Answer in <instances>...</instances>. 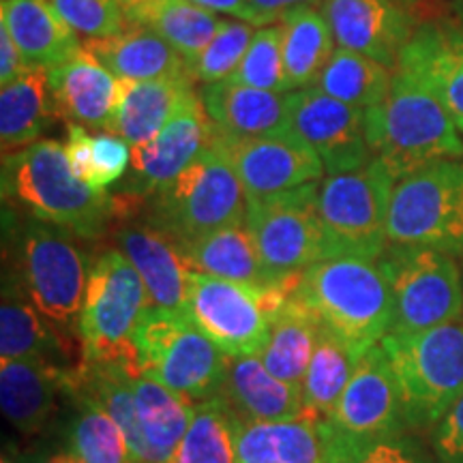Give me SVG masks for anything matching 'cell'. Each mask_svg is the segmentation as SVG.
Here are the masks:
<instances>
[{
  "label": "cell",
  "instance_id": "cell-4",
  "mask_svg": "<svg viewBox=\"0 0 463 463\" xmlns=\"http://www.w3.org/2000/svg\"><path fill=\"white\" fill-rule=\"evenodd\" d=\"M292 294L358 358L391 333L392 292L380 260H320L298 275Z\"/></svg>",
  "mask_w": 463,
  "mask_h": 463
},
{
  "label": "cell",
  "instance_id": "cell-46",
  "mask_svg": "<svg viewBox=\"0 0 463 463\" xmlns=\"http://www.w3.org/2000/svg\"><path fill=\"white\" fill-rule=\"evenodd\" d=\"M317 0H247L245 14L241 22L251 26H269L283 20L288 11L303 7V5H316Z\"/></svg>",
  "mask_w": 463,
  "mask_h": 463
},
{
  "label": "cell",
  "instance_id": "cell-10",
  "mask_svg": "<svg viewBox=\"0 0 463 463\" xmlns=\"http://www.w3.org/2000/svg\"><path fill=\"white\" fill-rule=\"evenodd\" d=\"M297 279L281 286H251L191 273L184 311L225 356L260 354Z\"/></svg>",
  "mask_w": 463,
  "mask_h": 463
},
{
  "label": "cell",
  "instance_id": "cell-11",
  "mask_svg": "<svg viewBox=\"0 0 463 463\" xmlns=\"http://www.w3.org/2000/svg\"><path fill=\"white\" fill-rule=\"evenodd\" d=\"M391 245L463 260V161L431 164L395 183L386 223Z\"/></svg>",
  "mask_w": 463,
  "mask_h": 463
},
{
  "label": "cell",
  "instance_id": "cell-38",
  "mask_svg": "<svg viewBox=\"0 0 463 463\" xmlns=\"http://www.w3.org/2000/svg\"><path fill=\"white\" fill-rule=\"evenodd\" d=\"M65 153L80 181L108 191L125 178L131 165V144L112 131L90 133L84 125L69 123Z\"/></svg>",
  "mask_w": 463,
  "mask_h": 463
},
{
  "label": "cell",
  "instance_id": "cell-45",
  "mask_svg": "<svg viewBox=\"0 0 463 463\" xmlns=\"http://www.w3.org/2000/svg\"><path fill=\"white\" fill-rule=\"evenodd\" d=\"M431 450L439 463H463V397L431 430Z\"/></svg>",
  "mask_w": 463,
  "mask_h": 463
},
{
  "label": "cell",
  "instance_id": "cell-40",
  "mask_svg": "<svg viewBox=\"0 0 463 463\" xmlns=\"http://www.w3.org/2000/svg\"><path fill=\"white\" fill-rule=\"evenodd\" d=\"M80 410L69 430V450L82 463H133L125 433L99 403L71 392Z\"/></svg>",
  "mask_w": 463,
  "mask_h": 463
},
{
  "label": "cell",
  "instance_id": "cell-5",
  "mask_svg": "<svg viewBox=\"0 0 463 463\" xmlns=\"http://www.w3.org/2000/svg\"><path fill=\"white\" fill-rule=\"evenodd\" d=\"M380 345L408 430H433L463 397V320L430 331L389 333Z\"/></svg>",
  "mask_w": 463,
  "mask_h": 463
},
{
  "label": "cell",
  "instance_id": "cell-23",
  "mask_svg": "<svg viewBox=\"0 0 463 463\" xmlns=\"http://www.w3.org/2000/svg\"><path fill=\"white\" fill-rule=\"evenodd\" d=\"M75 372L39 358L0 361V405L22 436L42 433L58 410L61 392L71 391Z\"/></svg>",
  "mask_w": 463,
  "mask_h": 463
},
{
  "label": "cell",
  "instance_id": "cell-44",
  "mask_svg": "<svg viewBox=\"0 0 463 463\" xmlns=\"http://www.w3.org/2000/svg\"><path fill=\"white\" fill-rule=\"evenodd\" d=\"M344 463H439L412 433L403 431L369 444L345 457Z\"/></svg>",
  "mask_w": 463,
  "mask_h": 463
},
{
  "label": "cell",
  "instance_id": "cell-3",
  "mask_svg": "<svg viewBox=\"0 0 463 463\" xmlns=\"http://www.w3.org/2000/svg\"><path fill=\"white\" fill-rule=\"evenodd\" d=\"M364 131L373 157L395 181L447 159H463V140L447 109L408 69H392L380 106L364 109Z\"/></svg>",
  "mask_w": 463,
  "mask_h": 463
},
{
  "label": "cell",
  "instance_id": "cell-29",
  "mask_svg": "<svg viewBox=\"0 0 463 463\" xmlns=\"http://www.w3.org/2000/svg\"><path fill=\"white\" fill-rule=\"evenodd\" d=\"M0 24L7 26L28 67H54L82 50L50 0H3Z\"/></svg>",
  "mask_w": 463,
  "mask_h": 463
},
{
  "label": "cell",
  "instance_id": "cell-33",
  "mask_svg": "<svg viewBox=\"0 0 463 463\" xmlns=\"http://www.w3.org/2000/svg\"><path fill=\"white\" fill-rule=\"evenodd\" d=\"M127 26L140 24L164 37L184 61L215 37L222 17L189 0H120Z\"/></svg>",
  "mask_w": 463,
  "mask_h": 463
},
{
  "label": "cell",
  "instance_id": "cell-20",
  "mask_svg": "<svg viewBox=\"0 0 463 463\" xmlns=\"http://www.w3.org/2000/svg\"><path fill=\"white\" fill-rule=\"evenodd\" d=\"M397 67L436 95L463 136V26L444 20L416 24Z\"/></svg>",
  "mask_w": 463,
  "mask_h": 463
},
{
  "label": "cell",
  "instance_id": "cell-53",
  "mask_svg": "<svg viewBox=\"0 0 463 463\" xmlns=\"http://www.w3.org/2000/svg\"><path fill=\"white\" fill-rule=\"evenodd\" d=\"M461 275H463V266H461Z\"/></svg>",
  "mask_w": 463,
  "mask_h": 463
},
{
  "label": "cell",
  "instance_id": "cell-12",
  "mask_svg": "<svg viewBox=\"0 0 463 463\" xmlns=\"http://www.w3.org/2000/svg\"><path fill=\"white\" fill-rule=\"evenodd\" d=\"M392 292L391 333H419L463 320V275L433 249L389 245L378 258Z\"/></svg>",
  "mask_w": 463,
  "mask_h": 463
},
{
  "label": "cell",
  "instance_id": "cell-17",
  "mask_svg": "<svg viewBox=\"0 0 463 463\" xmlns=\"http://www.w3.org/2000/svg\"><path fill=\"white\" fill-rule=\"evenodd\" d=\"M217 131L202 108L200 92L148 142L131 146V165L116 194L148 200L215 142Z\"/></svg>",
  "mask_w": 463,
  "mask_h": 463
},
{
  "label": "cell",
  "instance_id": "cell-1",
  "mask_svg": "<svg viewBox=\"0 0 463 463\" xmlns=\"http://www.w3.org/2000/svg\"><path fill=\"white\" fill-rule=\"evenodd\" d=\"M9 281L20 289L62 339L80 341L89 266L71 232L33 215L5 213ZM82 344V341H80Z\"/></svg>",
  "mask_w": 463,
  "mask_h": 463
},
{
  "label": "cell",
  "instance_id": "cell-21",
  "mask_svg": "<svg viewBox=\"0 0 463 463\" xmlns=\"http://www.w3.org/2000/svg\"><path fill=\"white\" fill-rule=\"evenodd\" d=\"M114 241L140 273L150 307L184 311L194 270L189 269L181 245L144 219L136 222V217L120 222V228L114 232Z\"/></svg>",
  "mask_w": 463,
  "mask_h": 463
},
{
  "label": "cell",
  "instance_id": "cell-27",
  "mask_svg": "<svg viewBox=\"0 0 463 463\" xmlns=\"http://www.w3.org/2000/svg\"><path fill=\"white\" fill-rule=\"evenodd\" d=\"M198 95L195 82L184 78L120 80V99L112 133L131 146L155 137L187 103Z\"/></svg>",
  "mask_w": 463,
  "mask_h": 463
},
{
  "label": "cell",
  "instance_id": "cell-24",
  "mask_svg": "<svg viewBox=\"0 0 463 463\" xmlns=\"http://www.w3.org/2000/svg\"><path fill=\"white\" fill-rule=\"evenodd\" d=\"M219 397L242 422L292 420L305 412L303 389L270 373L258 354L228 356Z\"/></svg>",
  "mask_w": 463,
  "mask_h": 463
},
{
  "label": "cell",
  "instance_id": "cell-9",
  "mask_svg": "<svg viewBox=\"0 0 463 463\" xmlns=\"http://www.w3.org/2000/svg\"><path fill=\"white\" fill-rule=\"evenodd\" d=\"M395 176L378 157L358 170L328 174L317 189L324 260H378L389 242V206Z\"/></svg>",
  "mask_w": 463,
  "mask_h": 463
},
{
  "label": "cell",
  "instance_id": "cell-36",
  "mask_svg": "<svg viewBox=\"0 0 463 463\" xmlns=\"http://www.w3.org/2000/svg\"><path fill=\"white\" fill-rule=\"evenodd\" d=\"M241 422L219 395L195 403L189 430L170 463H239Z\"/></svg>",
  "mask_w": 463,
  "mask_h": 463
},
{
  "label": "cell",
  "instance_id": "cell-52",
  "mask_svg": "<svg viewBox=\"0 0 463 463\" xmlns=\"http://www.w3.org/2000/svg\"><path fill=\"white\" fill-rule=\"evenodd\" d=\"M399 3H403V5H408V7H410V5H414V3H416V0H399Z\"/></svg>",
  "mask_w": 463,
  "mask_h": 463
},
{
  "label": "cell",
  "instance_id": "cell-8",
  "mask_svg": "<svg viewBox=\"0 0 463 463\" xmlns=\"http://www.w3.org/2000/svg\"><path fill=\"white\" fill-rule=\"evenodd\" d=\"M150 307L140 273L120 249H103L89 269L80 341L84 363H116L137 373L133 335Z\"/></svg>",
  "mask_w": 463,
  "mask_h": 463
},
{
  "label": "cell",
  "instance_id": "cell-51",
  "mask_svg": "<svg viewBox=\"0 0 463 463\" xmlns=\"http://www.w3.org/2000/svg\"><path fill=\"white\" fill-rule=\"evenodd\" d=\"M0 463H22V461H17L14 453H9V450H5V453H3V461H0Z\"/></svg>",
  "mask_w": 463,
  "mask_h": 463
},
{
  "label": "cell",
  "instance_id": "cell-28",
  "mask_svg": "<svg viewBox=\"0 0 463 463\" xmlns=\"http://www.w3.org/2000/svg\"><path fill=\"white\" fill-rule=\"evenodd\" d=\"M82 48L118 80H161L189 75L184 56L178 54L164 37L140 24H129L114 37L89 39L82 42Z\"/></svg>",
  "mask_w": 463,
  "mask_h": 463
},
{
  "label": "cell",
  "instance_id": "cell-47",
  "mask_svg": "<svg viewBox=\"0 0 463 463\" xmlns=\"http://www.w3.org/2000/svg\"><path fill=\"white\" fill-rule=\"evenodd\" d=\"M28 69L24 56L11 37L7 26L0 24V84L7 86Z\"/></svg>",
  "mask_w": 463,
  "mask_h": 463
},
{
  "label": "cell",
  "instance_id": "cell-25",
  "mask_svg": "<svg viewBox=\"0 0 463 463\" xmlns=\"http://www.w3.org/2000/svg\"><path fill=\"white\" fill-rule=\"evenodd\" d=\"M17 358H39L78 372L84 364V350L80 341L62 339L9 281L0 307V361Z\"/></svg>",
  "mask_w": 463,
  "mask_h": 463
},
{
  "label": "cell",
  "instance_id": "cell-35",
  "mask_svg": "<svg viewBox=\"0 0 463 463\" xmlns=\"http://www.w3.org/2000/svg\"><path fill=\"white\" fill-rule=\"evenodd\" d=\"M317 333H320V320L309 307L289 292L286 305L273 320L264 350L258 356L270 373L303 389Z\"/></svg>",
  "mask_w": 463,
  "mask_h": 463
},
{
  "label": "cell",
  "instance_id": "cell-50",
  "mask_svg": "<svg viewBox=\"0 0 463 463\" xmlns=\"http://www.w3.org/2000/svg\"><path fill=\"white\" fill-rule=\"evenodd\" d=\"M453 9L457 15V24L463 26V0H453Z\"/></svg>",
  "mask_w": 463,
  "mask_h": 463
},
{
  "label": "cell",
  "instance_id": "cell-34",
  "mask_svg": "<svg viewBox=\"0 0 463 463\" xmlns=\"http://www.w3.org/2000/svg\"><path fill=\"white\" fill-rule=\"evenodd\" d=\"M279 24L288 92L309 89L335 52L331 26L316 5L288 11Z\"/></svg>",
  "mask_w": 463,
  "mask_h": 463
},
{
  "label": "cell",
  "instance_id": "cell-7",
  "mask_svg": "<svg viewBox=\"0 0 463 463\" xmlns=\"http://www.w3.org/2000/svg\"><path fill=\"white\" fill-rule=\"evenodd\" d=\"M137 373L202 403L222 391L228 356L200 331L187 311L148 307L133 335Z\"/></svg>",
  "mask_w": 463,
  "mask_h": 463
},
{
  "label": "cell",
  "instance_id": "cell-13",
  "mask_svg": "<svg viewBox=\"0 0 463 463\" xmlns=\"http://www.w3.org/2000/svg\"><path fill=\"white\" fill-rule=\"evenodd\" d=\"M317 189L309 183L247 202L245 225L275 283H286L324 260Z\"/></svg>",
  "mask_w": 463,
  "mask_h": 463
},
{
  "label": "cell",
  "instance_id": "cell-18",
  "mask_svg": "<svg viewBox=\"0 0 463 463\" xmlns=\"http://www.w3.org/2000/svg\"><path fill=\"white\" fill-rule=\"evenodd\" d=\"M322 14L337 48L395 69L414 31L408 5L399 0H322Z\"/></svg>",
  "mask_w": 463,
  "mask_h": 463
},
{
  "label": "cell",
  "instance_id": "cell-2",
  "mask_svg": "<svg viewBox=\"0 0 463 463\" xmlns=\"http://www.w3.org/2000/svg\"><path fill=\"white\" fill-rule=\"evenodd\" d=\"M3 200L84 241H97L118 222L116 194L75 176L65 144L52 137L3 155Z\"/></svg>",
  "mask_w": 463,
  "mask_h": 463
},
{
  "label": "cell",
  "instance_id": "cell-31",
  "mask_svg": "<svg viewBox=\"0 0 463 463\" xmlns=\"http://www.w3.org/2000/svg\"><path fill=\"white\" fill-rule=\"evenodd\" d=\"M58 120L48 86V69L28 67L0 92V142L3 155L15 153L43 140V133Z\"/></svg>",
  "mask_w": 463,
  "mask_h": 463
},
{
  "label": "cell",
  "instance_id": "cell-48",
  "mask_svg": "<svg viewBox=\"0 0 463 463\" xmlns=\"http://www.w3.org/2000/svg\"><path fill=\"white\" fill-rule=\"evenodd\" d=\"M189 3L198 5V7L206 11H213V14H223L242 20L247 0H189Z\"/></svg>",
  "mask_w": 463,
  "mask_h": 463
},
{
  "label": "cell",
  "instance_id": "cell-37",
  "mask_svg": "<svg viewBox=\"0 0 463 463\" xmlns=\"http://www.w3.org/2000/svg\"><path fill=\"white\" fill-rule=\"evenodd\" d=\"M392 69L384 67L373 58L358 54V52L335 48L331 61L322 69L314 89L354 106L369 109L380 106L386 99L391 89Z\"/></svg>",
  "mask_w": 463,
  "mask_h": 463
},
{
  "label": "cell",
  "instance_id": "cell-26",
  "mask_svg": "<svg viewBox=\"0 0 463 463\" xmlns=\"http://www.w3.org/2000/svg\"><path fill=\"white\" fill-rule=\"evenodd\" d=\"M202 108L219 136L256 137L288 127V92L223 82L200 84Z\"/></svg>",
  "mask_w": 463,
  "mask_h": 463
},
{
  "label": "cell",
  "instance_id": "cell-16",
  "mask_svg": "<svg viewBox=\"0 0 463 463\" xmlns=\"http://www.w3.org/2000/svg\"><path fill=\"white\" fill-rule=\"evenodd\" d=\"M288 127L316 150L328 174L358 170L373 157L364 109L333 99L314 86L288 92Z\"/></svg>",
  "mask_w": 463,
  "mask_h": 463
},
{
  "label": "cell",
  "instance_id": "cell-39",
  "mask_svg": "<svg viewBox=\"0 0 463 463\" xmlns=\"http://www.w3.org/2000/svg\"><path fill=\"white\" fill-rule=\"evenodd\" d=\"M358 356L333 331L320 324L314 356L303 380V402L307 412L331 419L350 382Z\"/></svg>",
  "mask_w": 463,
  "mask_h": 463
},
{
  "label": "cell",
  "instance_id": "cell-14",
  "mask_svg": "<svg viewBox=\"0 0 463 463\" xmlns=\"http://www.w3.org/2000/svg\"><path fill=\"white\" fill-rule=\"evenodd\" d=\"M328 422L344 450V461L358 449L408 431L395 378L382 345H373L358 358Z\"/></svg>",
  "mask_w": 463,
  "mask_h": 463
},
{
  "label": "cell",
  "instance_id": "cell-30",
  "mask_svg": "<svg viewBox=\"0 0 463 463\" xmlns=\"http://www.w3.org/2000/svg\"><path fill=\"white\" fill-rule=\"evenodd\" d=\"M181 251L194 273L251 286H281L266 270L256 241L245 223L228 225L195 241L183 242Z\"/></svg>",
  "mask_w": 463,
  "mask_h": 463
},
{
  "label": "cell",
  "instance_id": "cell-41",
  "mask_svg": "<svg viewBox=\"0 0 463 463\" xmlns=\"http://www.w3.org/2000/svg\"><path fill=\"white\" fill-rule=\"evenodd\" d=\"M253 34H256V26L247 22L223 20L204 50L187 61V71L194 82L213 84L228 80L239 69Z\"/></svg>",
  "mask_w": 463,
  "mask_h": 463
},
{
  "label": "cell",
  "instance_id": "cell-19",
  "mask_svg": "<svg viewBox=\"0 0 463 463\" xmlns=\"http://www.w3.org/2000/svg\"><path fill=\"white\" fill-rule=\"evenodd\" d=\"M239 463H344L331 422L314 412L292 420L241 422Z\"/></svg>",
  "mask_w": 463,
  "mask_h": 463
},
{
  "label": "cell",
  "instance_id": "cell-32",
  "mask_svg": "<svg viewBox=\"0 0 463 463\" xmlns=\"http://www.w3.org/2000/svg\"><path fill=\"white\" fill-rule=\"evenodd\" d=\"M131 384L148 463H170L189 430L195 403L144 373H131Z\"/></svg>",
  "mask_w": 463,
  "mask_h": 463
},
{
  "label": "cell",
  "instance_id": "cell-43",
  "mask_svg": "<svg viewBox=\"0 0 463 463\" xmlns=\"http://www.w3.org/2000/svg\"><path fill=\"white\" fill-rule=\"evenodd\" d=\"M56 14L67 22V26L89 39H106L123 33L127 20L120 0H50Z\"/></svg>",
  "mask_w": 463,
  "mask_h": 463
},
{
  "label": "cell",
  "instance_id": "cell-42",
  "mask_svg": "<svg viewBox=\"0 0 463 463\" xmlns=\"http://www.w3.org/2000/svg\"><path fill=\"white\" fill-rule=\"evenodd\" d=\"M228 82L270 92H288L279 22L258 28L239 69L230 75Z\"/></svg>",
  "mask_w": 463,
  "mask_h": 463
},
{
  "label": "cell",
  "instance_id": "cell-6",
  "mask_svg": "<svg viewBox=\"0 0 463 463\" xmlns=\"http://www.w3.org/2000/svg\"><path fill=\"white\" fill-rule=\"evenodd\" d=\"M142 219L178 245L228 225L245 223L247 195L217 137L194 164L144 200Z\"/></svg>",
  "mask_w": 463,
  "mask_h": 463
},
{
  "label": "cell",
  "instance_id": "cell-15",
  "mask_svg": "<svg viewBox=\"0 0 463 463\" xmlns=\"http://www.w3.org/2000/svg\"><path fill=\"white\" fill-rule=\"evenodd\" d=\"M217 144L242 184L247 202L317 183L324 170L316 150L289 127L256 137H223Z\"/></svg>",
  "mask_w": 463,
  "mask_h": 463
},
{
  "label": "cell",
  "instance_id": "cell-49",
  "mask_svg": "<svg viewBox=\"0 0 463 463\" xmlns=\"http://www.w3.org/2000/svg\"><path fill=\"white\" fill-rule=\"evenodd\" d=\"M37 463H82L75 457L71 450H67V453H56V455H50V457H43V459H39Z\"/></svg>",
  "mask_w": 463,
  "mask_h": 463
},
{
  "label": "cell",
  "instance_id": "cell-22",
  "mask_svg": "<svg viewBox=\"0 0 463 463\" xmlns=\"http://www.w3.org/2000/svg\"><path fill=\"white\" fill-rule=\"evenodd\" d=\"M48 86L58 118L90 129H112L120 99V80L84 48L48 67Z\"/></svg>",
  "mask_w": 463,
  "mask_h": 463
}]
</instances>
